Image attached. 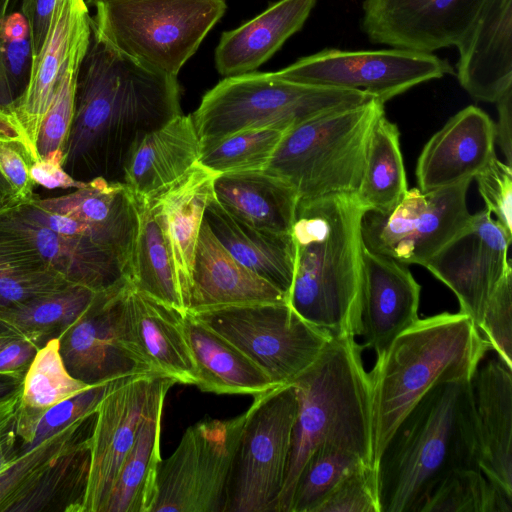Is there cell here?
Segmentation results:
<instances>
[{
	"instance_id": "20",
	"label": "cell",
	"mask_w": 512,
	"mask_h": 512,
	"mask_svg": "<svg viewBox=\"0 0 512 512\" xmlns=\"http://www.w3.org/2000/svg\"><path fill=\"white\" fill-rule=\"evenodd\" d=\"M421 286L405 264L365 247L362 253L359 314L364 348L377 357L418 318Z\"/></svg>"
},
{
	"instance_id": "3",
	"label": "cell",
	"mask_w": 512,
	"mask_h": 512,
	"mask_svg": "<svg viewBox=\"0 0 512 512\" xmlns=\"http://www.w3.org/2000/svg\"><path fill=\"white\" fill-rule=\"evenodd\" d=\"M461 468L479 469L472 379L435 386L398 425L376 463L380 512H417Z\"/></svg>"
},
{
	"instance_id": "37",
	"label": "cell",
	"mask_w": 512,
	"mask_h": 512,
	"mask_svg": "<svg viewBox=\"0 0 512 512\" xmlns=\"http://www.w3.org/2000/svg\"><path fill=\"white\" fill-rule=\"evenodd\" d=\"M407 190L400 132L383 113L372 129L362 179L355 194L366 210L387 213Z\"/></svg>"
},
{
	"instance_id": "36",
	"label": "cell",
	"mask_w": 512,
	"mask_h": 512,
	"mask_svg": "<svg viewBox=\"0 0 512 512\" xmlns=\"http://www.w3.org/2000/svg\"><path fill=\"white\" fill-rule=\"evenodd\" d=\"M91 386L68 372L58 338L40 347L24 376L16 409L19 455L29 445L40 418L49 408Z\"/></svg>"
},
{
	"instance_id": "42",
	"label": "cell",
	"mask_w": 512,
	"mask_h": 512,
	"mask_svg": "<svg viewBox=\"0 0 512 512\" xmlns=\"http://www.w3.org/2000/svg\"><path fill=\"white\" fill-rule=\"evenodd\" d=\"M286 131L267 127L237 132L201 148L198 164L216 174L264 170Z\"/></svg>"
},
{
	"instance_id": "17",
	"label": "cell",
	"mask_w": 512,
	"mask_h": 512,
	"mask_svg": "<svg viewBox=\"0 0 512 512\" xmlns=\"http://www.w3.org/2000/svg\"><path fill=\"white\" fill-rule=\"evenodd\" d=\"M488 0H364L362 29L372 43L432 53L458 47Z\"/></svg>"
},
{
	"instance_id": "5",
	"label": "cell",
	"mask_w": 512,
	"mask_h": 512,
	"mask_svg": "<svg viewBox=\"0 0 512 512\" xmlns=\"http://www.w3.org/2000/svg\"><path fill=\"white\" fill-rule=\"evenodd\" d=\"M363 349L355 336L332 337L317 360L291 383L298 410L276 512H289L297 477L319 446L354 452L374 467L371 387Z\"/></svg>"
},
{
	"instance_id": "43",
	"label": "cell",
	"mask_w": 512,
	"mask_h": 512,
	"mask_svg": "<svg viewBox=\"0 0 512 512\" xmlns=\"http://www.w3.org/2000/svg\"><path fill=\"white\" fill-rule=\"evenodd\" d=\"M94 416L71 423L29 451L19 455L0 473V512H7L13 500L35 480L51 460L91 432H87V428Z\"/></svg>"
},
{
	"instance_id": "28",
	"label": "cell",
	"mask_w": 512,
	"mask_h": 512,
	"mask_svg": "<svg viewBox=\"0 0 512 512\" xmlns=\"http://www.w3.org/2000/svg\"><path fill=\"white\" fill-rule=\"evenodd\" d=\"M316 0H279L236 29L225 31L215 50L224 77L255 71L301 30Z\"/></svg>"
},
{
	"instance_id": "6",
	"label": "cell",
	"mask_w": 512,
	"mask_h": 512,
	"mask_svg": "<svg viewBox=\"0 0 512 512\" xmlns=\"http://www.w3.org/2000/svg\"><path fill=\"white\" fill-rule=\"evenodd\" d=\"M383 113L384 103L372 99L310 118L284 133L264 170L291 185L299 201L355 194Z\"/></svg>"
},
{
	"instance_id": "11",
	"label": "cell",
	"mask_w": 512,
	"mask_h": 512,
	"mask_svg": "<svg viewBox=\"0 0 512 512\" xmlns=\"http://www.w3.org/2000/svg\"><path fill=\"white\" fill-rule=\"evenodd\" d=\"M245 412L189 426L162 460L151 512H226L231 471Z\"/></svg>"
},
{
	"instance_id": "49",
	"label": "cell",
	"mask_w": 512,
	"mask_h": 512,
	"mask_svg": "<svg viewBox=\"0 0 512 512\" xmlns=\"http://www.w3.org/2000/svg\"><path fill=\"white\" fill-rule=\"evenodd\" d=\"M486 210L512 236V169L496 156L475 177Z\"/></svg>"
},
{
	"instance_id": "13",
	"label": "cell",
	"mask_w": 512,
	"mask_h": 512,
	"mask_svg": "<svg viewBox=\"0 0 512 512\" xmlns=\"http://www.w3.org/2000/svg\"><path fill=\"white\" fill-rule=\"evenodd\" d=\"M470 183L428 192L408 189L391 211L366 210L361 220L364 247L405 265L423 266L468 221Z\"/></svg>"
},
{
	"instance_id": "41",
	"label": "cell",
	"mask_w": 512,
	"mask_h": 512,
	"mask_svg": "<svg viewBox=\"0 0 512 512\" xmlns=\"http://www.w3.org/2000/svg\"><path fill=\"white\" fill-rule=\"evenodd\" d=\"M361 464L369 463L354 452L319 446L309 455L297 477L289 512H315L336 485Z\"/></svg>"
},
{
	"instance_id": "56",
	"label": "cell",
	"mask_w": 512,
	"mask_h": 512,
	"mask_svg": "<svg viewBox=\"0 0 512 512\" xmlns=\"http://www.w3.org/2000/svg\"><path fill=\"white\" fill-rule=\"evenodd\" d=\"M21 199L0 170V209L18 204Z\"/></svg>"
},
{
	"instance_id": "4",
	"label": "cell",
	"mask_w": 512,
	"mask_h": 512,
	"mask_svg": "<svg viewBox=\"0 0 512 512\" xmlns=\"http://www.w3.org/2000/svg\"><path fill=\"white\" fill-rule=\"evenodd\" d=\"M464 313L418 319L377 357L371 387L373 463L398 425L432 388L472 379L490 346Z\"/></svg>"
},
{
	"instance_id": "39",
	"label": "cell",
	"mask_w": 512,
	"mask_h": 512,
	"mask_svg": "<svg viewBox=\"0 0 512 512\" xmlns=\"http://www.w3.org/2000/svg\"><path fill=\"white\" fill-rule=\"evenodd\" d=\"M33 51L23 0H0V109L13 110L26 92Z\"/></svg>"
},
{
	"instance_id": "12",
	"label": "cell",
	"mask_w": 512,
	"mask_h": 512,
	"mask_svg": "<svg viewBox=\"0 0 512 512\" xmlns=\"http://www.w3.org/2000/svg\"><path fill=\"white\" fill-rule=\"evenodd\" d=\"M274 73L294 83L362 91L385 103L420 83L452 74L453 68L432 53L405 49H324Z\"/></svg>"
},
{
	"instance_id": "52",
	"label": "cell",
	"mask_w": 512,
	"mask_h": 512,
	"mask_svg": "<svg viewBox=\"0 0 512 512\" xmlns=\"http://www.w3.org/2000/svg\"><path fill=\"white\" fill-rule=\"evenodd\" d=\"M39 347L24 336H17L0 349V374H26Z\"/></svg>"
},
{
	"instance_id": "40",
	"label": "cell",
	"mask_w": 512,
	"mask_h": 512,
	"mask_svg": "<svg viewBox=\"0 0 512 512\" xmlns=\"http://www.w3.org/2000/svg\"><path fill=\"white\" fill-rule=\"evenodd\" d=\"M417 512H512V499L480 469L461 468L440 479Z\"/></svg>"
},
{
	"instance_id": "18",
	"label": "cell",
	"mask_w": 512,
	"mask_h": 512,
	"mask_svg": "<svg viewBox=\"0 0 512 512\" xmlns=\"http://www.w3.org/2000/svg\"><path fill=\"white\" fill-rule=\"evenodd\" d=\"M129 287V280L124 279L97 292L85 312L59 337L68 372L88 385L148 373L123 336L122 309Z\"/></svg>"
},
{
	"instance_id": "48",
	"label": "cell",
	"mask_w": 512,
	"mask_h": 512,
	"mask_svg": "<svg viewBox=\"0 0 512 512\" xmlns=\"http://www.w3.org/2000/svg\"><path fill=\"white\" fill-rule=\"evenodd\" d=\"M110 381L92 385L88 389L49 408L40 418L32 439L23 453L71 423L95 415Z\"/></svg>"
},
{
	"instance_id": "59",
	"label": "cell",
	"mask_w": 512,
	"mask_h": 512,
	"mask_svg": "<svg viewBox=\"0 0 512 512\" xmlns=\"http://www.w3.org/2000/svg\"><path fill=\"white\" fill-rule=\"evenodd\" d=\"M85 1H86V4L88 6L93 7L95 4H97V3L101 2V1H104V0H85Z\"/></svg>"
},
{
	"instance_id": "16",
	"label": "cell",
	"mask_w": 512,
	"mask_h": 512,
	"mask_svg": "<svg viewBox=\"0 0 512 512\" xmlns=\"http://www.w3.org/2000/svg\"><path fill=\"white\" fill-rule=\"evenodd\" d=\"M511 242L486 209L471 214L465 225L423 265L452 290L460 312L478 327L487 301L511 266Z\"/></svg>"
},
{
	"instance_id": "47",
	"label": "cell",
	"mask_w": 512,
	"mask_h": 512,
	"mask_svg": "<svg viewBox=\"0 0 512 512\" xmlns=\"http://www.w3.org/2000/svg\"><path fill=\"white\" fill-rule=\"evenodd\" d=\"M315 512H380L376 468L361 464L346 475Z\"/></svg>"
},
{
	"instance_id": "46",
	"label": "cell",
	"mask_w": 512,
	"mask_h": 512,
	"mask_svg": "<svg viewBox=\"0 0 512 512\" xmlns=\"http://www.w3.org/2000/svg\"><path fill=\"white\" fill-rule=\"evenodd\" d=\"M490 348L512 368V266H510L485 306L478 326Z\"/></svg>"
},
{
	"instance_id": "27",
	"label": "cell",
	"mask_w": 512,
	"mask_h": 512,
	"mask_svg": "<svg viewBox=\"0 0 512 512\" xmlns=\"http://www.w3.org/2000/svg\"><path fill=\"white\" fill-rule=\"evenodd\" d=\"M32 200L83 223L97 243L117 251L129 266L138 219L135 199L123 183L98 177L69 194Z\"/></svg>"
},
{
	"instance_id": "23",
	"label": "cell",
	"mask_w": 512,
	"mask_h": 512,
	"mask_svg": "<svg viewBox=\"0 0 512 512\" xmlns=\"http://www.w3.org/2000/svg\"><path fill=\"white\" fill-rule=\"evenodd\" d=\"M262 303H288V297L235 260L203 220L195 248L186 312Z\"/></svg>"
},
{
	"instance_id": "34",
	"label": "cell",
	"mask_w": 512,
	"mask_h": 512,
	"mask_svg": "<svg viewBox=\"0 0 512 512\" xmlns=\"http://www.w3.org/2000/svg\"><path fill=\"white\" fill-rule=\"evenodd\" d=\"M90 433L51 460L7 512H82L90 468Z\"/></svg>"
},
{
	"instance_id": "29",
	"label": "cell",
	"mask_w": 512,
	"mask_h": 512,
	"mask_svg": "<svg viewBox=\"0 0 512 512\" xmlns=\"http://www.w3.org/2000/svg\"><path fill=\"white\" fill-rule=\"evenodd\" d=\"M218 174L196 164L181 179L154 198L165 231L182 302L187 311L195 248Z\"/></svg>"
},
{
	"instance_id": "1",
	"label": "cell",
	"mask_w": 512,
	"mask_h": 512,
	"mask_svg": "<svg viewBox=\"0 0 512 512\" xmlns=\"http://www.w3.org/2000/svg\"><path fill=\"white\" fill-rule=\"evenodd\" d=\"M177 77L118 51L91 28L80 63L75 108L62 167L74 180L123 183L132 148L148 133L183 114Z\"/></svg>"
},
{
	"instance_id": "50",
	"label": "cell",
	"mask_w": 512,
	"mask_h": 512,
	"mask_svg": "<svg viewBox=\"0 0 512 512\" xmlns=\"http://www.w3.org/2000/svg\"><path fill=\"white\" fill-rule=\"evenodd\" d=\"M20 395L0 404V473L19 456L16 409Z\"/></svg>"
},
{
	"instance_id": "57",
	"label": "cell",
	"mask_w": 512,
	"mask_h": 512,
	"mask_svg": "<svg viewBox=\"0 0 512 512\" xmlns=\"http://www.w3.org/2000/svg\"><path fill=\"white\" fill-rule=\"evenodd\" d=\"M6 335H22V334L0 317V336H6Z\"/></svg>"
},
{
	"instance_id": "19",
	"label": "cell",
	"mask_w": 512,
	"mask_h": 512,
	"mask_svg": "<svg viewBox=\"0 0 512 512\" xmlns=\"http://www.w3.org/2000/svg\"><path fill=\"white\" fill-rule=\"evenodd\" d=\"M91 37V16L85 0H58L44 43L34 58L29 83L19 104L10 110L36 160L40 123L61 77L80 66Z\"/></svg>"
},
{
	"instance_id": "53",
	"label": "cell",
	"mask_w": 512,
	"mask_h": 512,
	"mask_svg": "<svg viewBox=\"0 0 512 512\" xmlns=\"http://www.w3.org/2000/svg\"><path fill=\"white\" fill-rule=\"evenodd\" d=\"M33 182L48 189L54 188H79L84 183L70 177L58 160H46L35 162L30 170Z\"/></svg>"
},
{
	"instance_id": "54",
	"label": "cell",
	"mask_w": 512,
	"mask_h": 512,
	"mask_svg": "<svg viewBox=\"0 0 512 512\" xmlns=\"http://www.w3.org/2000/svg\"><path fill=\"white\" fill-rule=\"evenodd\" d=\"M498 110V122L495 125V141L498 142L506 163H512V88L504 92L495 102Z\"/></svg>"
},
{
	"instance_id": "8",
	"label": "cell",
	"mask_w": 512,
	"mask_h": 512,
	"mask_svg": "<svg viewBox=\"0 0 512 512\" xmlns=\"http://www.w3.org/2000/svg\"><path fill=\"white\" fill-rule=\"evenodd\" d=\"M92 31L144 66L177 77L227 0H104L93 6Z\"/></svg>"
},
{
	"instance_id": "15",
	"label": "cell",
	"mask_w": 512,
	"mask_h": 512,
	"mask_svg": "<svg viewBox=\"0 0 512 512\" xmlns=\"http://www.w3.org/2000/svg\"><path fill=\"white\" fill-rule=\"evenodd\" d=\"M176 382L144 373L111 380L90 433V468L82 512H103L143 420Z\"/></svg>"
},
{
	"instance_id": "24",
	"label": "cell",
	"mask_w": 512,
	"mask_h": 512,
	"mask_svg": "<svg viewBox=\"0 0 512 512\" xmlns=\"http://www.w3.org/2000/svg\"><path fill=\"white\" fill-rule=\"evenodd\" d=\"M457 48L461 86L475 99L496 102L512 88V0H488Z\"/></svg>"
},
{
	"instance_id": "55",
	"label": "cell",
	"mask_w": 512,
	"mask_h": 512,
	"mask_svg": "<svg viewBox=\"0 0 512 512\" xmlns=\"http://www.w3.org/2000/svg\"><path fill=\"white\" fill-rule=\"evenodd\" d=\"M25 374H0V404L21 394Z\"/></svg>"
},
{
	"instance_id": "33",
	"label": "cell",
	"mask_w": 512,
	"mask_h": 512,
	"mask_svg": "<svg viewBox=\"0 0 512 512\" xmlns=\"http://www.w3.org/2000/svg\"><path fill=\"white\" fill-rule=\"evenodd\" d=\"M134 199L138 221L127 278L134 289L186 313L155 199Z\"/></svg>"
},
{
	"instance_id": "44",
	"label": "cell",
	"mask_w": 512,
	"mask_h": 512,
	"mask_svg": "<svg viewBox=\"0 0 512 512\" xmlns=\"http://www.w3.org/2000/svg\"><path fill=\"white\" fill-rule=\"evenodd\" d=\"M78 69L79 67L71 68L61 77L51 104L40 123L35 142L37 161H63L74 116Z\"/></svg>"
},
{
	"instance_id": "31",
	"label": "cell",
	"mask_w": 512,
	"mask_h": 512,
	"mask_svg": "<svg viewBox=\"0 0 512 512\" xmlns=\"http://www.w3.org/2000/svg\"><path fill=\"white\" fill-rule=\"evenodd\" d=\"M182 323L201 391L257 397L277 387L250 358L189 312Z\"/></svg>"
},
{
	"instance_id": "9",
	"label": "cell",
	"mask_w": 512,
	"mask_h": 512,
	"mask_svg": "<svg viewBox=\"0 0 512 512\" xmlns=\"http://www.w3.org/2000/svg\"><path fill=\"white\" fill-rule=\"evenodd\" d=\"M298 401L292 384L254 397L235 454L226 512H276L291 453Z\"/></svg>"
},
{
	"instance_id": "58",
	"label": "cell",
	"mask_w": 512,
	"mask_h": 512,
	"mask_svg": "<svg viewBox=\"0 0 512 512\" xmlns=\"http://www.w3.org/2000/svg\"><path fill=\"white\" fill-rule=\"evenodd\" d=\"M17 336L22 335H6V336H0V349L4 347L7 343H9L11 340L16 338Z\"/></svg>"
},
{
	"instance_id": "45",
	"label": "cell",
	"mask_w": 512,
	"mask_h": 512,
	"mask_svg": "<svg viewBox=\"0 0 512 512\" xmlns=\"http://www.w3.org/2000/svg\"><path fill=\"white\" fill-rule=\"evenodd\" d=\"M69 284L72 283L47 267L0 262V311L53 293Z\"/></svg>"
},
{
	"instance_id": "32",
	"label": "cell",
	"mask_w": 512,
	"mask_h": 512,
	"mask_svg": "<svg viewBox=\"0 0 512 512\" xmlns=\"http://www.w3.org/2000/svg\"><path fill=\"white\" fill-rule=\"evenodd\" d=\"M213 194L238 219L259 229L291 234L299 198L281 178L265 170L218 174Z\"/></svg>"
},
{
	"instance_id": "7",
	"label": "cell",
	"mask_w": 512,
	"mask_h": 512,
	"mask_svg": "<svg viewBox=\"0 0 512 512\" xmlns=\"http://www.w3.org/2000/svg\"><path fill=\"white\" fill-rule=\"evenodd\" d=\"M372 99L362 91L304 85L274 72L253 71L222 79L204 94L191 116L204 148L245 130H289L317 115Z\"/></svg>"
},
{
	"instance_id": "38",
	"label": "cell",
	"mask_w": 512,
	"mask_h": 512,
	"mask_svg": "<svg viewBox=\"0 0 512 512\" xmlns=\"http://www.w3.org/2000/svg\"><path fill=\"white\" fill-rule=\"evenodd\" d=\"M96 291L69 284L50 294L0 311V317L39 348L58 338L85 312Z\"/></svg>"
},
{
	"instance_id": "25",
	"label": "cell",
	"mask_w": 512,
	"mask_h": 512,
	"mask_svg": "<svg viewBox=\"0 0 512 512\" xmlns=\"http://www.w3.org/2000/svg\"><path fill=\"white\" fill-rule=\"evenodd\" d=\"M478 467L512 499V368L499 357L478 367L473 378Z\"/></svg>"
},
{
	"instance_id": "30",
	"label": "cell",
	"mask_w": 512,
	"mask_h": 512,
	"mask_svg": "<svg viewBox=\"0 0 512 512\" xmlns=\"http://www.w3.org/2000/svg\"><path fill=\"white\" fill-rule=\"evenodd\" d=\"M203 220L235 260L288 297L296 257L291 234L256 228L231 215L214 197L206 206Z\"/></svg>"
},
{
	"instance_id": "26",
	"label": "cell",
	"mask_w": 512,
	"mask_h": 512,
	"mask_svg": "<svg viewBox=\"0 0 512 512\" xmlns=\"http://www.w3.org/2000/svg\"><path fill=\"white\" fill-rule=\"evenodd\" d=\"M201 145L191 115L181 114L146 134L130 151L123 184L139 199H154L199 160Z\"/></svg>"
},
{
	"instance_id": "21",
	"label": "cell",
	"mask_w": 512,
	"mask_h": 512,
	"mask_svg": "<svg viewBox=\"0 0 512 512\" xmlns=\"http://www.w3.org/2000/svg\"><path fill=\"white\" fill-rule=\"evenodd\" d=\"M183 314L130 284L122 309L123 336L129 351L148 373L195 386L196 370Z\"/></svg>"
},
{
	"instance_id": "2",
	"label": "cell",
	"mask_w": 512,
	"mask_h": 512,
	"mask_svg": "<svg viewBox=\"0 0 512 512\" xmlns=\"http://www.w3.org/2000/svg\"><path fill=\"white\" fill-rule=\"evenodd\" d=\"M365 211L356 194L298 202L291 231L296 257L288 304L331 337H356L360 332Z\"/></svg>"
},
{
	"instance_id": "10",
	"label": "cell",
	"mask_w": 512,
	"mask_h": 512,
	"mask_svg": "<svg viewBox=\"0 0 512 512\" xmlns=\"http://www.w3.org/2000/svg\"><path fill=\"white\" fill-rule=\"evenodd\" d=\"M189 313L250 358L277 387L291 384L306 371L332 338L305 321L288 303Z\"/></svg>"
},
{
	"instance_id": "51",
	"label": "cell",
	"mask_w": 512,
	"mask_h": 512,
	"mask_svg": "<svg viewBox=\"0 0 512 512\" xmlns=\"http://www.w3.org/2000/svg\"><path fill=\"white\" fill-rule=\"evenodd\" d=\"M57 2L58 0H23V10L30 29L33 60L44 43Z\"/></svg>"
},
{
	"instance_id": "14",
	"label": "cell",
	"mask_w": 512,
	"mask_h": 512,
	"mask_svg": "<svg viewBox=\"0 0 512 512\" xmlns=\"http://www.w3.org/2000/svg\"><path fill=\"white\" fill-rule=\"evenodd\" d=\"M0 262L47 267L96 292L128 279V263L117 251L51 230L26 201L0 209Z\"/></svg>"
},
{
	"instance_id": "22",
	"label": "cell",
	"mask_w": 512,
	"mask_h": 512,
	"mask_svg": "<svg viewBox=\"0 0 512 512\" xmlns=\"http://www.w3.org/2000/svg\"><path fill=\"white\" fill-rule=\"evenodd\" d=\"M495 124L480 108L468 106L423 147L416 167L422 192L472 180L495 156Z\"/></svg>"
},
{
	"instance_id": "35",
	"label": "cell",
	"mask_w": 512,
	"mask_h": 512,
	"mask_svg": "<svg viewBox=\"0 0 512 512\" xmlns=\"http://www.w3.org/2000/svg\"><path fill=\"white\" fill-rule=\"evenodd\" d=\"M165 399L143 420L124 459L103 512H151L157 497L161 422Z\"/></svg>"
}]
</instances>
